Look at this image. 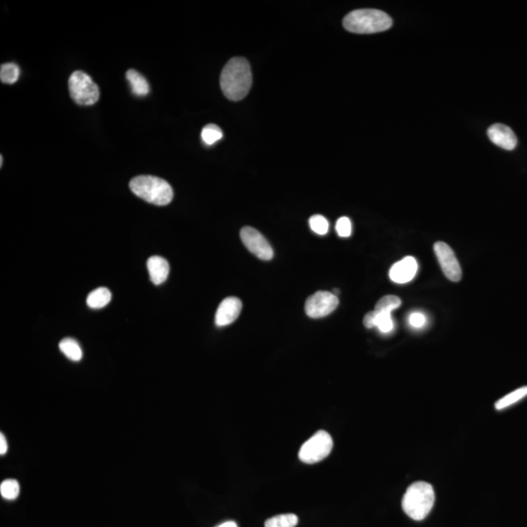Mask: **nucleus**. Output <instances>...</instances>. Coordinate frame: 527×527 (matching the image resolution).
<instances>
[{"mask_svg":"<svg viewBox=\"0 0 527 527\" xmlns=\"http://www.w3.org/2000/svg\"><path fill=\"white\" fill-rule=\"evenodd\" d=\"M223 94L231 101L243 100L252 86V73L247 60L234 57L230 60L220 77Z\"/></svg>","mask_w":527,"mask_h":527,"instance_id":"1","label":"nucleus"},{"mask_svg":"<svg viewBox=\"0 0 527 527\" xmlns=\"http://www.w3.org/2000/svg\"><path fill=\"white\" fill-rule=\"evenodd\" d=\"M343 26L354 34H375L390 29L393 26V20L383 11L360 9L347 14L343 20Z\"/></svg>","mask_w":527,"mask_h":527,"instance_id":"2","label":"nucleus"},{"mask_svg":"<svg viewBox=\"0 0 527 527\" xmlns=\"http://www.w3.org/2000/svg\"><path fill=\"white\" fill-rule=\"evenodd\" d=\"M436 495L430 483H412L402 498V508L405 514L414 521H423L434 507Z\"/></svg>","mask_w":527,"mask_h":527,"instance_id":"3","label":"nucleus"},{"mask_svg":"<svg viewBox=\"0 0 527 527\" xmlns=\"http://www.w3.org/2000/svg\"><path fill=\"white\" fill-rule=\"evenodd\" d=\"M131 191L140 199L158 206L169 204L173 199L171 186L163 179L149 175H142L133 178L129 183Z\"/></svg>","mask_w":527,"mask_h":527,"instance_id":"4","label":"nucleus"},{"mask_svg":"<svg viewBox=\"0 0 527 527\" xmlns=\"http://www.w3.org/2000/svg\"><path fill=\"white\" fill-rule=\"evenodd\" d=\"M71 99L78 105L92 106L100 98L98 85L84 71H75L69 79Z\"/></svg>","mask_w":527,"mask_h":527,"instance_id":"5","label":"nucleus"},{"mask_svg":"<svg viewBox=\"0 0 527 527\" xmlns=\"http://www.w3.org/2000/svg\"><path fill=\"white\" fill-rule=\"evenodd\" d=\"M333 448V439L326 431L315 432L299 450V459L306 464H315L326 459Z\"/></svg>","mask_w":527,"mask_h":527,"instance_id":"6","label":"nucleus"},{"mask_svg":"<svg viewBox=\"0 0 527 527\" xmlns=\"http://www.w3.org/2000/svg\"><path fill=\"white\" fill-rule=\"evenodd\" d=\"M339 305V299L331 292H315L306 301L305 312L312 319H321L332 314Z\"/></svg>","mask_w":527,"mask_h":527,"instance_id":"7","label":"nucleus"},{"mask_svg":"<svg viewBox=\"0 0 527 527\" xmlns=\"http://www.w3.org/2000/svg\"><path fill=\"white\" fill-rule=\"evenodd\" d=\"M241 238L245 247L259 259L263 261L273 259V250L270 243L254 228H243L241 231Z\"/></svg>","mask_w":527,"mask_h":527,"instance_id":"8","label":"nucleus"},{"mask_svg":"<svg viewBox=\"0 0 527 527\" xmlns=\"http://www.w3.org/2000/svg\"><path fill=\"white\" fill-rule=\"evenodd\" d=\"M434 249L444 275L451 282H460L462 278L461 267L450 246L439 241L434 245Z\"/></svg>","mask_w":527,"mask_h":527,"instance_id":"9","label":"nucleus"},{"mask_svg":"<svg viewBox=\"0 0 527 527\" xmlns=\"http://www.w3.org/2000/svg\"><path fill=\"white\" fill-rule=\"evenodd\" d=\"M241 309H243V304L238 298L229 297L225 299L221 302L216 312V326L223 328L232 323L241 315Z\"/></svg>","mask_w":527,"mask_h":527,"instance_id":"10","label":"nucleus"},{"mask_svg":"<svg viewBox=\"0 0 527 527\" xmlns=\"http://www.w3.org/2000/svg\"><path fill=\"white\" fill-rule=\"evenodd\" d=\"M490 141L507 151H513L517 147V139L514 131L504 124L496 123L487 130Z\"/></svg>","mask_w":527,"mask_h":527,"instance_id":"11","label":"nucleus"},{"mask_svg":"<svg viewBox=\"0 0 527 527\" xmlns=\"http://www.w3.org/2000/svg\"><path fill=\"white\" fill-rule=\"evenodd\" d=\"M417 270L418 264L415 258L408 256L393 265L389 275L392 282L402 284V283L411 282L415 277Z\"/></svg>","mask_w":527,"mask_h":527,"instance_id":"12","label":"nucleus"},{"mask_svg":"<svg viewBox=\"0 0 527 527\" xmlns=\"http://www.w3.org/2000/svg\"><path fill=\"white\" fill-rule=\"evenodd\" d=\"M363 324L367 328H377L382 333H390L393 329L391 312H378L376 310L365 315Z\"/></svg>","mask_w":527,"mask_h":527,"instance_id":"13","label":"nucleus"},{"mask_svg":"<svg viewBox=\"0 0 527 527\" xmlns=\"http://www.w3.org/2000/svg\"><path fill=\"white\" fill-rule=\"evenodd\" d=\"M148 271L151 282L156 285L162 284L169 275V264L164 258L153 256L148 260Z\"/></svg>","mask_w":527,"mask_h":527,"instance_id":"14","label":"nucleus"},{"mask_svg":"<svg viewBox=\"0 0 527 527\" xmlns=\"http://www.w3.org/2000/svg\"><path fill=\"white\" fill-rule=\"evenodd\" d=\"M129 84L131 86V90L136 96L145 97L149 93V85L146 78L143 77L141 73L135 70H129L126 73Z\"/></svg>","mask_w":527,"mask_h":527,"instance_id":"15","label":"nucleus"},{"mask_svg":"<svg viewBox=\"0 0 527 527\" xmlns=\"http://www.w3.org/2000/svg\"><path fill=\"white\" fill-rule=\"evenodd\" d=\"M110 300H112V293L110 290L105 287H100L89 294L86 302L91 309L99 310L106 307Z\"/></svg>","mask_w":527,"mask_h":527,"instance_id":"16","label":"nucleus"},{"mask_svg":"<svg viewBox=\"0 0 527 527\" xmlns=\"http://www.w3.org/2000/svg\"><path fill=\"white\" fill-rule=\"evenodd\" d=\"M62 353L73 361H79L82 358V350L79 344L71 338H66L62 340L59 344Z\"/></svg>","mask_w":527,"mask_h":527,"instance_id":"17","label":"nucleus"},{"mask_svg":"<svg viewBox=\"0 0 527 527\" xmlns=\"http://www.w3.org/2000/svg\"><path fill=\"white\" fill-rule=\"evenodd\" d=\"M527 395V386L522 387V388L517 389L514 392L508 393L505 397H502L495 404V408L497 410H502V409L507 408L511 405L517 404V402L524 399Z\"/></svg>","mask_w":527,"mask_h":527,"instance_id":"18","label":"nucleus"},{"mask_svg":"<svg viewBox=\"0 0 527 527\" xmlns=\"http://www.w3.org/2000/svg\"><path fill=\"white\" fill-rule=\"evenodd\" d=\"M298 524V517L294 514L275 515L265 522V527H295Z\"/></svg>","mask_w":527,"mask_h":527,"instance_id":"19","label":"nucleus"},{"mask_svg":"<svg viewBox=\"0 0 527 527\" xmlns=\"http://www.w3.org/2000/svg\"><path fill=\"white\" fill-rule=\"evenodd\" d=\"M20 77V68L14 63L3 64L0 68V79L3 84H13Z\"/></svg>","mask_w":527,"mask_h":527,"instance_id":"20","label":"nucleus"},{"mask_svg":"<svg viewBox=\"0 0 527 527\" xmlns=\"http://www.w3.org/2000/svg\"><path fill=\"white\" fill-rule=\"evenodd\" d=\"M0 494L7 500H14L20 494V485L17 480H6L0 485Z\"/></svg>","mask_w":527,"mask_h":527,"instance_id":"21","label":"nucleus"},{"mask_svg":"<svg viewBox=\"0 0 527 527\" xmlns=\"http://www.w3.org/2000/svg\"><path fill=\"white\" fill-rule=\"evenodd\" d=\"M223 132L219 126L215 124H208L206 127L202 129L201 131V139L202 141L206 143L208 146L215 144L219 140L222 139Z\"/></svg>","mask_w":527,"mask_h":527,"instance_id":"22","label":"nucleus"},{"mask_svg":"<svg viewBox=\"0 0 527 527\" xmlns=\"http://www.w3.org/2000/svg\"><path fill=\"white\" fill-rule=\"evenodd\" d=\"M402 305V300L397 296L388 295L380 299L376 304L375 310L378 312H392L393 310L397 309Z\"/></svg>","mask_w":527,"mask_h":527,"instance_id":"23","label":"nucleus"},{"mask_svg":"<svg viewBox=\"0 0 527 527\" xmlns=\"http://www.w3.org/2000/svg\"><path fill=\"white\" fill-rule=\"evenodd\" d=\"M310 229L315 234H319V236H324L328 234L329 230V223L323 216L314 215L310 218L309 220Z\"/></svg>","mask_w":527,"mask_h":527,"instance_id":"24","label":"nucleus"},{"mask_svg":"<svg viewBox=\"0 0 527 527\" xmlns=\"http://www.w3.org/2000/svg\"><path fill=\"white\" fill-rule=\"evenodd\" d=\"M336 231L341 238H349L352 234V223L347 217L340 218L336 223Z\"/></svg>","mask_w":527,"mask_h":527,"instance_id":"25","label":"nucleus"},{"mask_svg":"<svg viewBox=\"0 0 527 527\" xmlns=\"http://www.w3.org/2000/svg\"><path fill=\"white\" fill-rule=\"evenodd\" d=\"M409 323L414 328H423L426 323L425 315L421 312H413L409 317Z\"/></svg>","mask_w":527,"mask_h":527,"instance_id":"26","label":"nucleus"},{"mask_svg":"<svg viewBox=\"0 0 527 527\" xmlns=\"http://www.w3.org/2000/svg\"><path fill=\"white\" fill-rule=\"evenodd\" d=\"M7 450H8V445H7L5 437L1 434H0V454H5Z\"/></svg>","mask_w":527,"mask_h":527,"instance_id":"27","label":"nucleus"},{"mask_svg":"<svg viewBox=\"0 0 527 527\" xmlns=\"http://www.w3.org/2000/svg\"><path fill=\"white\" fill-rule=\"evenodd\" d=\"M217 527H238L234 522H225Z\"/></svg>","mask_w":527,"mask_h":527,"instance_id":"28","label":"nucleus"},{"mask_svg":"<svg viewBox=\"0 0 527 527\" xmlns=\"http://www.w3.org/2000/svg\"><path fill=\"white\" fill-rule=\"evenodd\" d=\"M2 164H3V158H2L1 156V158H0V165H1V167H2Z\"/></svg>","mask_w":527,"mask_h":527,"instance_id":"29","label":"nucleus"}]
</instances>
